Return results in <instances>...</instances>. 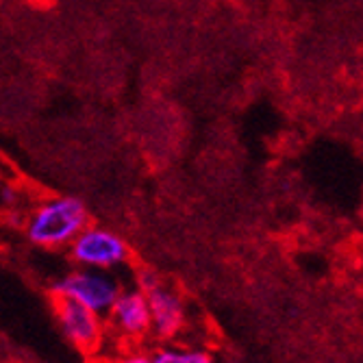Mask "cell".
<instances>
[{
    "instance_id": "52a82bcc",
    "label": "cell",
    "mask_w": 363,
    "mask_h": 363,
    "mask_svg": "<svg viewBox=\"0 0 363 363\" xmlns=\"http://www.w3.org/2000/svg\"><path fill=\"white\" fill-rule=\"evenodd\" d=\"M152 352L155 363H218L216 354L209 348L185 344V342H166L159 344Z\"/></svg>"
},
{
    "instance_id": "3957f363",
    "label": "cell",
    "mask_w": 363,
    "mask_h": 363,
    "mask_svg": "<svg viewBox=\"0 0 363 363\" xmlns=\"http://www.w3.org/2000/svg\"><path fill=\"white\" fill-rule=\"evenodd\" d=\"M68 257L77 268L118 272L130 263V246L128 242L116 233L113 228L101 224H87L74 242L68 246Z\"/></svg>"
},
{
    "instance_id": "5b68a950",
    "label": "cell",
    "mask_w": 363,
    "mask_h": 363,
    "mask_svg": "<svg viewBox=\"0 0 363 363\" xmlns=\"http://www.w3.org/2000/svg\"><path fill=\"white\" fill-rule=\"evenodd\" d=\"M122 287L124 285L116 272L74 268L52 283V298H68L96 313L107 315Z\"/></svg>"
},
{
    "instance_id": "277c9868",
    "label": "cell",
    "mask_w": 363,
    "mask_h": 363,
    "mask_svg": "<svg viewBox=\"0 0 363 363\" xmlns=\"http://www.w3.org/2000/svg\"><path fill=\"white\" fill-rule=\"evenodd\" d=\"M52 315L59 333L74 350L89 357H101L109 340L105 315L96 313L68 298H52Z\"/></svg>"
},
{
    "instance_id": "7a4b0ae2",
    "label": "cell",
    "mask_w": 363,
    "mask_h": 363,
    "mask_svg": "<svg viewBox=\"0 0 363 363\" xmlns=\"http://www.w3.org/2000/svg\"><path fill=\"white\" fill-rule=\"evenodd\" d=\"M135 287H140L146 294L148 301L150 337L161 344L179 342L189 324V311L183 294L150 270L138 272Z\"/></svg>"
},
{
    "instance_id": "6da1fadb",
    "label": "cell",
    "mask_w": 363,
    "mask_h": 363,
    "mask_svg": "<svg viewBox=\"0 0 363 363\" xmlns=\"http://www.w3.org/2000/svg\"><path fill=\"white\" fill-rule=\"evenodd\" d=\"M89 224V211L77 196H48L33 205L22 222L24 238L42 250H68Z\"/></svg>"
},
{
    "instance_id": "9c48e42d",
    "label": "cell",
    "mask_w": 363,
    "mask_h": 363,
    "mask_svg": "<svg viewBox=\"0 0 363 363\" xmlns=\"http://www.w3.org/2000/svg\"><path fill=\"white\" fill-rule=\"evenodd\" d=\"M85 363H105V359L103 357H89Z\"/></svg>"
},
{
    "instance_id": "ba28073f",
    "label": "cell",
    "mask_w": 363,
    "mask_h": 363,
    "mask_svg": "<svg viewBox=\"0 0 363 363\" xmlns=\"http://www.w3.org/2000/svg\"><path fill=\"white\" fill-rule=\"evenodd\" d=\"M105 363H155L152 361V352L144 350L142 346H124V348H116L113 354L103 357Z\"/></svg>"
},
{
    "instance_id": "8992f818",
    "label": "cell",
    "mask_w": 363,
    "mask_h": 363,
    "mask_svg": "<svg viewBox=\"0 0 363 363\" xmlns=\"http://www.w3.org/2000/svg\"><path fill=\"white\" fill-rule=\"evenodd\" d=\"M109 340L124 346H142L150 337V309L140 287H122L116 303L105 315Z\"/></svg>"
}]
</instances>
